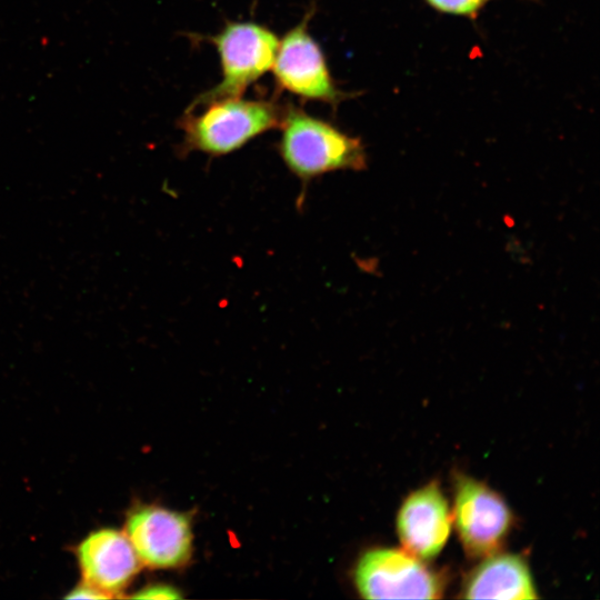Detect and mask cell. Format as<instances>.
<instances>
[{"label": "cell", "mask_w": 600, "mask_h": 600, "mask_svg": "<svg viewBox=\"0 0 600 600\" xmlns=\"http://www.w3.org/2000/svg\"><path fill=\"white\" fill-rule=\"evenodd\" d=\"M66 598L68 599H109L110 597L107 596L104 592L100 591L99 589L82 582L74 589H72Z\"/></svg>", "instance_id": "obj_13"}, {"label": "cell", "mask_w": 600, "mask_h": 600, "mask_svg": "<svg viewBox=\"0 0 600 600\" xmlns=\"http://www.w3.org/2000/svg\"><path fill=\"white\" fill-rule=\"evenodd\" d=\"M468 599H537L524 559L518 554L494 553L474 568L462 587Z\"/></svg>", "instance_id": "obj_10"}, {"label": "cell", "mask_w": 600, "mask_h": 600, "mask_svg": "<svg viewBox=\"0 0 600 600\" xmlns=\"http://www.w3.org/2000/svg\"><path fill=\"white\" fill-rule=\"evenodd\" d=\"M77 559L83 582L110 598L119 596L141 567L127 534L111 528L88 534L77 548Z\"/></svg>", "instance_id": "obj_9"}, {"label": "cell", "mask_w": 600, "mask_h": 600, "mask_svg": "<svg viewBox=\"0 0 600 600\" xmlns=\"http://www.w3.org/2000/svg\"><path fill=\"white\" fill-rule=\"evenodd\" d=\"M132 597L139 599H176L181 596L171 587L154 584L140 590Z\"/></svg>", "instance_id": "obj_12"}, {"label": "cell", "mask_w": 600, "mask_h": 600, "mask_svg": "<svg viewBox=\"0 0 600 600\" xmlns=\"http://www.w3.org/2000/svg\"><path fill=\"white\" fill-rule=\"evenodd\" d=\"M284 108L271 99L234 97L186 109L178 121L182 131L179 153L200 152L210 157L232 153L260 134L279 128Z\"/></svg>", "instance_id": "obj_1"}, {"label": "cell", "mask_w": 600, "mask_h": 600, "mask_svg": "<svg viewBox=\"0 0 600 600\" xmlns=\"http://www.w3.org/2000/svg\"><path fill=\"white\" fill-rule=\"evenodd\" d=\"M354 581L366 599H438L440 576L420 559L398 549H372L359 560Z\"/></svg>", "instance_id": "obj_5"}, {"label": "cell", "mask_w": 600, "mask_h": 600, "mask_svg": "<svg viewBox=\"0 0 600 600\" xmlns=\"http://www.w3.org/2000/svg\"><path fill=\"white\" fill-rule=\"evenodd\" d=\"M460 541L473 558L500 551L512 523L504 500L487 484L459 476L452 514Z\"/></svg>", "instance_id": "obj_6"}, {"label": "cell", "mask_w": 600, "mask_h": 600, "mask_svg": "<svg viewBox=\"0 0 600 600\" xmlns=\"http://www.w3.org/2000/svg\"><path fill=\"white\" fill-rule=\"evenodd\" d=\"M141 563L157 569L184 564L191 556L189 519L179 512L156 506L132 510L124 532Z\"/></svg>", "instance_id": "obj_7"}, {"label": "cell", "mask_w": 600, "mask_h": 600, "mask_svg": "<svg viewBox=\"0 0 600 600\" xmlns=\"http://www.w3.org/2000/svg\"><path fill=\"white\" fill-rule=\"evenodd\" d=\"M313 14L312 6L302 20L279 40L271 70L279 91H287L301 101L322 102L336 109L350 94L334 82L321 47L309 32Z\"/></svg>", "instance_id": "obj_4"}, {"label": "cell", "mask_w": 600, "mask_h": 600, "mask_svg": "<svg viewBox=\"0 0 600 600\" xmlns=\"http://www.w3.org/2000/svg\"><path fill=\"white\" fill-rule=\"evenodd\" d=\"M208 41L218 52L221 79L187 109L210 100L242 97L253 82L271 70L279 46L277 34L254 21H227Z\"/></svg>", "instance_id": "obj_3"}, {"label": "cell", "mask_w": 600, "mask_h": 600, "mask_svg": "<svg viewBox=\"0 0 600 600\" xmlns=\"http://www.w3.org/2000/svg\"><path fill=\"white\" fill-rule=\"evenodd\" d=\"M451 522L448 501L433 481L404 499L397 516V532L408 553L429 560L446 546Z\"/></svg>", "instance_id": "obj_8"}, {"label": "cell", "mask_w": 600, "mask_h": 600, "mask_svg": "<svg viewBox=\"0 0 600 600\" xmlns=\"http://www.w3.org/2000/svg\"><path fill=\"white\" fill-rule=\"evenodd\" d=\"M490 0H427L434 9L458 16L472 17Z\"/></svg>", "instance_id": "obj_11"}, {"label": "cell", "mask_w": 600, "mask_h": 600, "mask_svg": "<svg viewBox=\"0 0 600 600\" xmlns=\"http://www.w3.org/2000/svg\"><path fill=\"white\" fill-rule=\"evenodd\" d=\"M279 128V156L304 184L329 172L367 167V153L359 138L299 107L286 104Z\"/></svg>", "instance_id": "obj_2"}]
</instances>
